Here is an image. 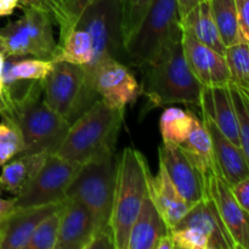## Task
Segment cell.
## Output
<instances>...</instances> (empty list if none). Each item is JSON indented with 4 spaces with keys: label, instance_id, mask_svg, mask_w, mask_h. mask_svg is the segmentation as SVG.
Segmentation results:
<instances>
[{
    "label": "cell",
    "instance_id": "30bf717a",
    "mask_svg": "<svg viewBox=\"0 0 249 249\" xmlns=\"http://www.w3.org/2000/svg\"><path fill=\"white\" fill-rule=\"evenodd\" d=\"M80 167V164L70 162L57 153H50L43 167L22 191L14 197L15 208L63 202L66 199V192Z\"/></svg>",
    "mask_w": 249,
    "mask_h": 249
},
{
    "label": "cell",
    "instance_id": "cb8c5ba5",
    "mask_svg": "<svg viewBox=\"0 0 249 249\" xmlns=\"http://www.w3.org/2000/svg\"><path fill=\"white\" fill-rule=\"evenodd\" d=\"M180 146L207 179L216 173L211 135L204 122L198 116L195 119L190 135Z\"/></svg>",
    "mask_w": 249,
    "mask_h": 249
},
{
    "label": "cell",
    "instance_id": "b9f144b4",
    "mask_svg": "<svg viewBox=\"0 0 249 249\" xmlns=\"http://www.w3.org/2000/svg\"><path fill=\"white\" fill-rule=\"evenodd\" d=\"M92 1H94V0H74V2H73L72 5V9H71V15H72L73 21H74V26L75 23H77L78 17H79L80 14L83 12V10Z\"/></svg>",
    "mask_w": 249,
    "mask_h": 249
},
{
    "label": "cell",
    "instance_id": "f546056e",
    "mask_svg": "<svg viewBox=\"0 0 249 249\" xmlns=\"http://www.w3.org/2000/svg\"><path fill=\"white\" fill-rule=\"evenodd\" d=\"M22 7H32L49 15L60 29V41L74 28L72 16L61 0H18V9Z\"/></svg>",
    "mask_w": 249,
    "mask_h": 249
},
{
    "label": "cell",
    "instance_id": "8992f818",
    "mask_svg": "<svg viewBox=\"0 0 249 249\" xmlns=\"http://www.w3.org/2000/svg\"><path fill=\"white\" fill-rule=\"evenodd\" d=\"M45 104L70 123H74L101 97L90 84L82 66L58 61L41 80Z\"/></svg>",
    "mask_w": 249,
    "mask_h": 249
},
{
    "label": "cell",
    "instance_id": "7402d4cb",
    "mask_svg": "<svg viewBox=\"0 0 249 249\" xmlns=\"http://www.w3.org/2000/svg\"><path fill=\"white\" fill-rule=\"evenodd\" d=\"M50 153H27L19 155L2 165L0 173V195L17 196L29 180L43 167Z\"/></svg>",
    "mask_w": 249,
    "mask_h": 249
},
{
    "label": "cell",
    "instance_id": "277c9868",
    "mask_svg": "<svg viewBox=\"0 0 249 249\" xmlns=\"http://www.w3.org/2000/svg\"><path fill=\"white\" fill-rule=\"evenodd\" d=\"M151 170L145 156L134 147H125L117 157L116 184L109 229L116 249H128L130 229L148 196Z\"/></svg>",
    "mask_w": 249,
    "mask_h": 249
},
{
    "label": "cell",
    "instance_id": "7a4b0ae2",
    "mask_svg": "<svg viewBox=\"0 0 249 249\" xmlns=\"http://www.w3.org/2000/svg\"><path fill=\"white\" fill-rule=\"evenodd\" d=\"M142 83L140 95L147 99L142 114L160 107L182 104L199 108L201 83L189 67L182 48V33L173 39L155 62L140 68Z\"/></svg>",
    "mask_w": 249,
    "mask_h": 249
},
{
    "label": "cell",
    "instance_id": "4dcf8cb0",
    "mask_svg": "<svg viewBox=\"0 0 249 249\" xmlns=\"http://www.w3.org/2000/svg\"><path fill=\"white\" fill-rule=\"evenodd\" d=\"M236 116H237L240 145L249 163V90L229 84Z\"/></svg>",
    "mask_w": 249,
    "mask_h": 249
},
{
    "label": "cell",
    "instance_id": "3957f363",
    "mask_svg": "<svg viewBox=\"0 0 249 249\" xmlns=\"http://www.w3.org/2000/svg\"><path fill=\"white\" fill-rule=\"evenodd\" d=\"M124 111L99 100L71 124L56 153L80 165L114 155Z\"/></svg>",
    "mask_w": 249,
    "mask_h": 249
},
{
    "label": "cell",
    "instance_id": "5bb4252c",
    "mask_svg": "<svg viewBox=\"0 0 249 249\" xmlns=\"http://www.w3.org/2000/svg\"><path fill=\"white\" fill-rule=\"evenodd\" d=\"M182 48L189 67L202 87L216 88L230 84V72L225 55L182 32Z\"/></svg>",
    "mask_w": 249,
    "mask_h": 249
},
{
    "label": "cell",
    "instance_id": "f6af8a7d",
    "mask_svg": "<svg viewBox=\"0 0 249 249\" xmlns=\"http://www.w3.org/2000/svg\"><path fill=\"white\" fill-rule=\"evenodd\" d=\"M61 1H62V4L67 7L68 11H70V14H71V9H72V5H73V2H74V0H61ZM71 16H72V15H71Z\"/></svg>",
    "mask_w": 249,
    "mask_h": 249
},
{
    "label": "cell",
    "instance_id": "d6a6232c",
    "mask_svg": "<svg viewBox=\"0 0 249 249\" xmlns=\"http://www.w3.org/2000/svg\"><path fill=\"white\" fill-rule=\"evenodd\" d=\"M152 0H122V33L125 45L145 17Z\"/></svg>",
    "mask_w": 249,
    "mask_h": 249
},
{
    "label": "cell",
    "instance_id": "603a6c76",
    "mask_svg": "<svg viewBox=\"0 0 249 249\" xmlns=\"http://www.w3.org/2000/svg\"><path fill=\"white\" fill-rule=\"evenodd\" d=\"M180 26L184 33L190 34L196 40L214 49L221 55H225L226 46L221 40L218 27L214 21L211 0L199 2L186 16L180 18Z\"/></svg>",
    "mask_w": 249,
    "mask_h": 249
},
{
    "label": "cell",
    "instance_id": "e575fe53",
    "mask_svg": "<svg viewBox=\"0 0 249 249\" xmlns=\"http://www.w3.org/2000/svg\"><path fill=\"white\" fill-rule=\"evenodd\" d=\"M175 249H211L208 238L195 228H179L170 230Z\"/></svg>",
    "mask_w": 249,
    "mask_h": 249
},
{
    "label": "cell",
    "instance_id": "9c48e42d",
    "mask_svg": "<svg viewBox=\"0 0 249 249\" xmlns=\"http://www.w3.org/2000/svg\"><path fill=\"white\" fill-rule=\"evenodd\" d=\"M74 27L90 34L94 56L90 67L105 57H113L125 63L122 33V0H94L90 2Z\"/></svg>",
    "mask_w": 249,
    "mask_h": 249
},
{
    "label": "cell",
    "instance_id": "44dd1931",
    "mask_svg": "<svg viewBox=\"0 0 249 249\" xmlns=\"http://www.w3.org/2000/svg\"><path fill=\"white\" fill-rule=\"evenodd\" d=\"M169 231L148 194L130 229L128 249H156L158 241Z\"/></svg>",
    "mask_w": 249,
    "mask_h": 249
},
{
    "label": "cell",
    "instance_id": "bcb514c9",
    "mask_svg": "<svg viewBox=\"0 0 249 249\" xmlns=\"http://www.w3.org/2000/svg\"><path fill=\"white\" fill-rule=\"evenodd\" d=\"M0 53H2L5 55V46H4V40H2L1 34H0Z\"/></svg>",
    "mask_w": 249,
    "mask_h": 249
},
{
    "label": "cell",
    "instance_id": "9a60e30c",
    "mask_svg": "<svg viewBox=\"0 0 249 249\" xmlns=\"http://www.w3.org/2000/svg\"><path fill=\"white\" fill-rule=\"evenodd\" d=\"M62 203L14 208L0 224V249H26L36 226Z\"/></svg>",
    "mask_w": 249,
    "mask_h": 249
},
{
    "label": "cell",
    "instance_id": "d4e9b609",
    "mask_svg": "<svg viewBox=\"0 0 249 249\" xmlns=\"http://www.w3.org/2000/svg\"><path fill=\"white\" fill-rule=\"evenodd\" d=\"M197 114L190 109L168 106L160 118V131L162 143L180 146L185 142L194 128Z\"/></svg>",
    "mask_w": 249,
    "mask_h": 249
},
{
    "label": "cell",
    "instance_id": "e0dca14e",
    "mask_svg": "<svg viewBox=\"0 0 249 249\" xmlns=\"http://www.w3.org/2000/svg\"><path fill=\"white\" fill-rule=\"evenodd\" d=\"M202 121L212 139L216 174L220 175L230 186L249 177V163L242 148L229 140L208 117L202 116Z\"/></svg>",
    "mask_w": 249,
    "mask_h": 249
},
{
    "label": "cell",
    "instance_id": "60d3db41",
    "mask_svg": "<svg viewBox=\"0 0 249 249\" xmlns=\"http://www.w3.org/2000/svg\"><path fill=\"white\" fill-rule=\"evenodd\" d=\"M15 198H0V224L5 218L14 211Z\"/></svg>",
    "mask_w": 249,
    "mask_h": 249
},
{
    "label": "cell",
    "instance_id": "836d02e7",
    "mask_svg": "<svg viewBox=\"0 0 249 249\" xmlns=\"http://www.w3.org/2000/svg\"><path fill=\"white\" fill-rule=\"evenodd\" d=\"M23 151V140L17 128L7 122L0 123V167L19 156Z\"/></svg>",
    "mask_w": 249,
    "mask_h": 249
},
{
    "label": "cell",
    "instance_id": "d590c367",
    "mask_svg": "<svg viewBox=\"0 0 249 249\" xmlns=\"http://www.w3.org/2000/svg\"><path fill=\"white\" fill-rule=\"evenodd\" d=\"M238 27L243 41L249 44V0H236Z\"/></svg>",
    "mask_w": 249,
    "mask_h": 249
},
{
    "label": "cell",
    "instance_id": "1f68e13d",
    "mask_svg": "<svg viewBox=\"0 0 249 249\" xmlns=\"http://www.w3.org/2000/svg\"><path fill=\"white\" fill-rule=\"evenodd\" d=\"M60 208L36 226L26 249H55L60 226Z\"/></svg>",
    "mask_w": 249,
    "mask_h": 249
},
{
    "label": "cell",
    "instance_id": "83f0119b",
    "mask_svg": "<svg viewBox=\"0 0 249 249\" xmlns=\"http://www.w3.org/2000/svg\"><path fill=\"white\" fill-rule=\"evenodd\" d=\"M211 7L224 45L228 48L243 41L238 27L236 0H211Z\"/></svg>",
    "mask_w": 249,
    "mask_h": 249
},
{
    "label": "cell",
    "instance_id": "d6986e66",
    "mask_svg": "<svg viewBox=\"0 0 249 249\" xmlns=\"http://www.w3.org/2000/svg\"><path fill=\"white\" fill-rule=\"evenodd\" d=\"M148 191L169 230H173L181 221L192 207L178 191L160 163H158L157 174H151Z\"/></svg>",
    "mask_w": 249,
    "mask_h": 249
},
{
    "label": "cell",
    "instance_id": "8d00e7d4",
    "mask_svg": "<svg viewBox=\"0 0 249 249\" xmlns=\"http://www.w3.org/2000/svg\"><path fill=\"white\" fill-rule=\"evenodd\" d=\"M87 249H116L111 229L95 232Z\"/></svg>",
    "mask_w": 249,
    "mask_h": 249
},
{
    "label": "cell",
    "instance_id": "4fadbf2b",
    "mask_svg": "<svg viewBox=\"0 0 249 249\" xmlns=\"http://www.w3.org/2000/svg\"><path fill=\"white\" fill-rule=\"evenodd\" d=\"M207 191L235 245V249H249V213L236 201L230 185L214 173L208 178Z\"/></svg>",
    "mask_w": 249,
    "mask_h": 249
},
{
    "label": "cell",
    "instance_id": "f35d334b",
    "mask_svg": "<svg viewBox=\"0 0 249 249\" xmlns=\"http://www.w3.org/2000/svg\"><path fill=\"white\" fill-rule=\"evenodd\" d=\"M18 9V0H0V17L11 16Z\"/></svg>",
    "mask_w": 249,
    "mask_h": 249
},
{
    "label": "cell",
    "instance_id": "52a82bcc",
    "mask_svg": "<svg viewBox=\"0 0 249 249\" xmlns=\"http://www.w3.org/2000/svg\"><path fill=\"white\" fill-rule=\"evenodd\" d=\"M116 167V155L85 163L66 192V198L78 199L89 209L94 219L95 232L109 229Z\"/></svg>",
    "mask_w": 249,
    "mask_h": 249
},
{
    "label": "cell",
    "instance_id": "7bdbcfd3",
    "mask_svg": "<svg viewBox=\"0 0 249 249\" xmlns=\"http://www.w3.org/2000/svg\"><path fill=\"white\" fill-rule=\"evenodd\" d=\"M156 249H175L174 243H173L172 237H170V231L167 233V235H164L160 241H158Z\"/></svg>",
    "mask_w": 249,
    "mask_h": 249
},
{
    "label": "cell",
    "instance_id": "5b68a950",
    "mask_svg": "<svg viewBox=\"0 0 249 249\" xmlns=\"http://www.w3.org/2000/svg\"><path fill=\"white\" fill-rule=\"evenodd\" d=\"M181 33L178 0H152L141 23L124 45L125 65L142 68L155 62Z\"/></svg>",
    "mask_w": 249,
    "mask_h": 249
},
{
    "label": "cell",
    "instance_id": "ab89813d",
    "mask_svg": "<svg viewBox=\"0 0 249 249\" xmlns=\"http://www.w3.org/2000/svg\"><path fill=\"white\" fill-rule=\"evenodd\" d=\"M202 1H206V0H178V6H179V16L180 18H182L184 16H186L195 6L199 4Z\"/></svg>",
    "mask_w": 249,
    "mask_h": 249
},
{
    "label": "cell",
    "instance_id": "7dc6e473",
    "mask_svg": "<svg viewBox=\"0 0 249 249\" xmlns=\"http://www.w3.org/2000/svg\"><path fill=\"white\" fill-rule=\"evenodd\" d=\"M2 94H4V83H2V79L0 78V99H1Z\"/></svg>",
    "mask_w": 249,
    "mask_h": 249
},
{
    "label": "cell",
    "instance_id": "74e56055",
    "mask_svg": "<svg viewBox=\"0 0 249 249\" xmlns=\"http://www.w3.org/2000/svg\"><path fill=\"white\" fill-rule=\"evenodd\" d=\"M230 187L236 201L249 213V177L231 185Z\"/></svg>",
    "mask_w": 249,
    "mask_h": 249
},
{
    "label": "cell",
    "instance_id": "ac0fdd59",
    "mask_svg": "<svg viewBox=\"0 0 249 249\" xmlns=\"http://www.w3.org/2000/svg\"><path fill=\"white\" fill-rule=\"evenodd\" d=\"M179 228H195L201 231L208 238L211 249H235V245L209 196L202 198L190 208L174 229Z\"/></svg>",
    "mask_w": 249,
    "mask_h": 249
},
{
    "label": "cell",
    "instance_id": "ffe728a7",
    "mask_svg": "<svg viewBox=\"0 0 249 249\" xmlns=\"http://www.w3.org/2000/svg\"><path fill=\"white\" fill-rule=\"evenodd\" d=\"M199 109L202 116L208 117L229 140L241 147L237 116L229 85L216 88L203 87Z\"/></svg>",
    "mask_w": 249,
    "mask_h": 249
},
{
    "label": "cell",
    "instance_id": "484cf974",
    "mask_svg": "<svg viewBox=\"0 0 249 249\" xmlns=\"http://www.w3.org/2000/svg\"><path fill=\"white\" fill-rule=\"evenodd\" d=\"M53 62L33 57H6L1 79L4 87L21 80H43L53 70Z\"/></svg>",
    "mask_w": 249,
    "mask_h": 249
},
{
    "label": "cell",
    "instance_id": "2e32d148",
    "mask_svg": "<svg viewBox=\"0 0 249 249\" xmlns=\"http://www.w3.org/2000/svg\"><path fill=\"white\" fill-rule=\"evenodd\" d=\"M95 232L89 209L74 198H66L60 208V226L55 249H87Z\"/></svg>",
    "mask_w": 249,
    "mask_h": 249
},
{
    "label": "cell",
    "instance_id": "8fae6325",
    "mask_svg": "<svg viewBox=\"0 0 249 249\" xmlns=\"http://www.w3.org/2000/svg\"><path fill=\"white\" fill-rule=\"evenodd\" d=\"M84 68L87 77L102 101L114 108L125 109L140 96V84L128 65L113 57H105Z\"/></svg>",
    "mask_w": 249,
    "mask_h": 249
},
{
    "label": "cell",
    "instance_id": "f1b7e54d",
    "mask_svg": "<svg viewBox=\"0 0 249 249\" xmlns=\"http://www.w3.org/2000/svg\"><path fill=\"white\" fill-rule=\"evenodd\" d=\"M225 58L230 72V84L249 90V44L240 41L228 46Z\"/></svg>",
    "mask_w": 249,
    "mask_h": 249
},
{
    "label": "cell",
    "instance_id": "4316f807",
    "mask_svg": "<svg viewBox=\"0 0 249 249\" xmlns=\"http://www.w3.org/2000/svg\"><path fill=\"white\" fill-rule=\"evenodd\" d=\"M94 48L90 34L82 28L74 27L62 41L58 43V53L53 62L65 61L73 65L87 67L91 63Z\"/></svg>",
    "mask_w": 249,
    "mask_h": 249
},
{
    "label": "cell",
    "instance_id": "6da1fadb",
    "mask_svg": "<svg viewBox=\"0 0 249 249\" xmlns=\"http://www.w3.org/2000/svg\"><path fill=\"white\" fill-rule=\"evenodd\" d=\"M0 116L21 134V155L56 153L70 129V123L44 101L41 80H21L4 87Z\"/></svg>",
    "mask_w": 249,
    "mask_h": 249
},
{
    "label": "cell",
    "instance_id": "7c38bea8",
    "mask_svg": "<svg viewBox=\"0 0 249 249\" xmlns=\"http://www.w3.org/2000/svg\"><path fill=\"white\" fill-rule=\"evenodd\" d=\"M158 160L181 196L191 206L208 196V179L199 172L181 146L160 143Z\"/></svg>",
    "mask_w": 249,
    "mask_h": 249
},
{
    "label": "cell",
    "instance_id": "ba28073f",
    "mask_svg": "<svg viewBox=\"0 0 249 249\" xmlns=\"http://www.w3.org/2000/svg\"><path fill=\"white\" fill-rule=\"evenodd\" d=\"M23 15L0 28L6 57H33L53 61L58 44L53 33V21L49 15L22 7Z\"/></svg>",
    "mask_w": 249,
    "mask_h": 249
},
{
    "label": "cell",
    "instance_id": "ee69618b",
    "mask_svg": "<svg viewBox=\"0 0 249 249\" xmlns=\"http://www.w3.org/2000/svg\"><path fill=\"white\" fill-rule=\"evenodd\" d=\"M5 60H6V56H5L4 53H0V78H1V73H2V70H4Z\"/></svg>",
    "mask_w": 249,
    "mask_h": 249
}]
</instances>
